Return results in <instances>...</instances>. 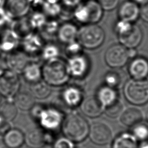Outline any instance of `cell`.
<instances>
[{"label": "cell", "instance_id": "37", "mask_svg": "<svg viewBox=\"0 0 148 148\" xmlns=\"http://www.w3.org/2000/svg\"><path fill=\"white\" fill-rule=\"evenodd\" d=\"M60 25L58 21L54 19L51 20H47V21L42 29L49 35H51L53 34H57Z\"/></svg>", "mask_w": 148, "mask_h": 148}, {"label": "cell", "instance_id": "32", "mask_svg": "<svg viewBox=\"0 0 148 148\" xmlns=\"http://www.w3.org/2000/svg\"><path fill=\"white\" fill-rule=\"evenodd\" d=\"M28 21L31 29H42L47 21L46 16L42 12L36 11L31 14Z\"/></svg>", "mask_w": 148, "mask_h": 148}, {"label": "cell", "instance_id": "7", "mask_svg": "<svg viewBox=\"0 0 148 148\" xmlns=\"http://www.w3.org/2000/svg\"><path fill=\"white\" fill-rule=\"evenodd\" d=\"M20 81L18 73L7 69L0 75V95L7 99L14 98L19 91Z\"/></svg>", "mask_w": 148, "mask_h": 148}, {"label": "cell", "instance_id": "44", "mask_svg": "<svg viewBox=\"0 0 148 148\" xmlns=\"http://www.w3.org/2000/svg\"><path fill=\"white\" fill-rule=\"evenodd\" d=\"M137 148H148V140L138 142Z\"/></svg>", "mask_w": 148, "mask_h": 148}, {"label": "cell", "instance_id": "25", "mask_svg": "<svg viewBox=\"0 0 148 148\" xmlns=\"http://www.w3.org/2000/svg\"><path fill=\"white\" fill-rule=\"evenodd\" d=\"M138 140L131 133L124 132L113 141L112 148H137Z\"/></svg>", "mask_w": 148, "mask_h": 148}, {"label": "cell", "instance_id": "3", "mask_svg": "<svg viewBox=\"0 0 148 148\" xmlns=\"http://www.w3.org/2000/svg\"><path fill=\"white\" fill-rule=\"evenodd\" d=\"M42 79L50 86H61L69 80L66 61L60 57L46 61L42 67Z\"/></svg>", "mask_w": 148, "mask_h": 148}, {"label": "cell", "instance_id": "21", "mask_svg": "<svg viewBox=\"0 0 148 148\" xmlns=\"http://www.w3.org/2000/svg\"><path fill=\"white\" fill-rule=\"evenodd\" d=\"M120 122L124 125L132 127L143 121L142 111L136 107H129L124 109L119 117Z\"/></svg>", "mask_w": 148, "mask_h": 148}, {"label": "cell", "instance_id": "22", "mask_svg": "<svg viewBox=\"0 0 148 148\" xmlns=\"http://www.w3.org/2000/svg\"><path fill=\"white\" fill-rule=\"evenodd\" d=\"M21 73L24 79L31 84L38 82L42 79V67L36 62H28Z\"/></svg>", "mask_w": 148, "mask_h": 148}, {"label": "cell", "instance_id": "28", "mask_svg": "<svg viewBox=\"0 0 148 148\" xmlns=\"http://www.w3.org/2000/svg\"><path fill=\"white\" fill-rule=\"evenodd\" d=\"M17 114V108L11 99H7L0 103V118L10 122L14 119Z\"/></svg>", "mask_w": 148, "mask_h": 148}, {"label": "cell", "instance_id": "24", "mask_svg": "<svg viewBox=\"0 0 148 148\" xmlns=\"http://www.w3.org/2000/svg\"><path fill=\"white\" fill-rule=\"evenodd\" d=\"M95 96L104 108L118 99L117 92L115 88L106 85L100 87Z\"/></svg>", "mask_w": 148, "mask_h": 148}, {"label": "cell", "instance_id": "41", "mask_svg": "<svg viewBox=\"0 0 148 148\" xmlns=\"http://www.w3.org/2000/svg\"><path fill=\"white\" fill-rule=\"evenodd\" d=\"M61 5L67 8H75L83 2V0H60Z\"/></svg>", "mask_w": 148, "mask_h": 148}, {"label": "cell", "instance_id": "34", "mask_svg": "<svg viewBox=\"0 0 148 148\" xmlns=\"http://www.w3.org/2000/svg\"><path fill=\"white\" fill-rule=\"evenodd\" d=\"M124 110V105L121 101L119 99L111 105L104 108L105 114L112 119L119 117Z\"/></svg>", "mask_w": 148, "mask_h": 148}, {"label": "cell", "instance_id": "29", "mask_svg": "<svg viewBox=\"0 0 148 148\" xmlns=\"http://www.w3.org/2000/svg\"><path fill=\"white\" fill-rule=\"evenodd\" d=\"M62 7L60 0H44L41 9L46 16L54 17L61 13Z\"/></svg>", "mask_w": 148, "mask_h": 148}, {"label": "cell", "instance_id": "31", "mask_svg": "<svg viewBox=\"0 0 148 148\" xmlns=\"http://www.w3.org/2000/svg\"><path fill=\"white\" fill-rule=\"evenodd\" d=\"M40 54L42 58L45 62H46L59 58L60 50L56 44L53 43H48L44 45Z\"/></svg>", "mask_w": 148, "mask_h": 148}, {"label": "cell", "instance_id": "47", "mask_svg": "<svg viewBox=\"0 0 148 148\" xmlns=\"http://www.w3.org/2000/svg\"><path fill=\"white\" fill-rule=\"evenodd\" d=\"M0 103H1V95H0Z\"/></svg>", "mask_w": 148, "mask_h": 148}, {"label": "cell", "instance_id": "6", "mask_svg": "<svg viewBox=\"0 0 148 148\" xmlns=\"http://www.w3.org/2000/svg\"><path fill=\"white\" fill-rule=\"evenodd\" d=\"M123 94L126 100L134 105H143L148 102V81L131 79L124 84Z\"/></svg>", "mask_w": 148, "mask_h": 148}, {"label": "cell", "instance_id": "5", "mask_svg": "<svg viewBox=\"0 0 148 148\" xmlns=\"http://www.w3.org/2000/svg\"><path fill=\"white\" fill-rule=\"evenodd\" d=\"M103 10L96 0H87L75 8L72 15L79 23L84 24H97L103 16Z\"/></svg>", "mask_w": 148, "mask_h": 148}, {"label": "cell", "instance_id": "18", "mask_svg": "<svg viewBox=\"0 0 148 148\" xmlns=\"http://www.w3.org/2000/svg\"><path fill=\"white\" fill-rule=\"evenodd\" d=\"M140 8L136 3L132 0L123 2L118 9L119 20L132 23L139 17Z\"/></svg>", "mask_w": 148, "mask_h": 148}, {"label": "cell", "instance_id": "45", "mask_svg": "<svg viewBox=\"0 0 148 148\" xmlns=\"http://www.w3.org/2000/svg\"><path fill=\"white\" fill-rule=\"evenodd\" d=\"M132 1L136 3L137 4H141V5L145 4L148 2V0H132Z\"/></svg>", "mask_w": 148, "mask_h": 148}, {"label": "cell", "instance_id": "38", "mask_svg": "<svg viewBox=\"0 0 148 148\" xmlns=\"http://www.w3.org/2000/svg\"><path fill=\"white\" fill-rule=\"evenodd\" d=\"M53 148H75L74 142L65 137L60 138L54 142Z\"/></svg>", "mask_w": 148, "mask_h": 148}, {"label": "cell", "instance_id": "46", "mask_svg": "<svg viewBox=\"0 0 148 148\" xmlns=\"http://www.w3.org/2000/svg\"><path fill=\"white\" fill-rule=\"evenodd\" d=\"M146 120H147V121L148 123V109L146 112Z\"/></svg>", "mask_w": 148, "mask_h": 148}, {"label": "cell", "instance_id": "14", "mask_svg": "<svg viewBox=\"0 0 148 148\" xmlns=\"http://www.w3.org/2000/svg\"><path fill=\"white\" fill-rule=\"evenodd\" d=\"M63 102L69 108H74L79 106L84 98L82 89L74 85L68 86L61 92Z\"/></svg>", "mask_w": 148, "mask_h": 148}, {"label": "cell", "instance_id": "1", "mask_svg": "<svg viewBox=\"0 0 148 148\" xmlns=\"http://www.w3.org/2000/svg\"><path fill=\"white\" fill-rule=\"evenodd\" d=\"M90 125L87 121L77 113H70L64 119L62 131L65 136L73 142H80L88 136Z\"/></svg>", "mask_w": 148, "mask_h": 148}, {"label": "cell", "instance_id": "35", "mask_svg": "<svg viewBox=\"0 0 148 148\" xmlns=\"http://www.w3.org/2000/svg\"><path fill=\"white\" fill-rule=\"evenodd\" d=\"M105 85L112 88H116L120 83V77L114 72H109L105 76Z\"/></svg>", "mask_w": 148, "mask_h": 148}, {"label": "cell", "instance_id": "10", "mask_svg": "<svg viewBox=\"0 0 148 148\" xmlns=\"http://www.w3.org/2000/svg\"><path fill=\"white\" fill-rule=\"evenodd\" d=\"M88 136L92 143L102 146L111 142L113 133L110 127L107 124L98 121L90 126Z\"/></svg>", "mask_w": 148, "mask_h": 148}, {"label": "cell", "instance_id": "23", "mask_svg": "<svg viewBox=\"0 0 148 148\" xmlns=\"http://www.w3.org/2000/svg\"><path fill=\"white\" fill-rule=\"evenodd\" d=\"M3 142L8 148H20L24 143V134L16 128H10L3 135Z\"/></svg>", "mask_w": 148, "mask_h": 148}, {"label": "cell", "instance_id": "36", "mask_svg": "<svg viewBox=\"0 0 148 148\" xmlns=\"http://www.w3.org/2000/svg\"><path fill=\"white\" fill-rule=\"evenodd\" d=\"M82 46L77 40L66 44L65 47V53L68 57L82 53Z\"/></svg>", "mask_w": 148, "mask_h": 148}, {"label": "cell", "instance_id": "33", "mask_svg": "<svg viewBox=\"0 0 148 148\" xmlns=\"http://www.w3.org/2000/svg\"><path fill=\"white\" fill-rule=\"evenodd\" d=\"M138 142L148 140V123L143 121L132 127L131 132Z\"/></svg>", "mask_w": 148, "mask_h": 148}, {"label": "cell", "instance_id": "12", "mask_svg": "<svg viewBox=\"0 0 148 148\" xmlns=\"http://www.w3.org/2000/svg\"><path fill=\"white\" fill-rule=\"evenodd\" d=\"M120 43L127 49H136L141 43L143 39V32L139 26L132 25L117 35Z\"/></svg>", "mask_w": 148, "mask_h": 148}, {"label": "cell", "instance_id": "20", "mask_svg": "<svg viewBox=\"0 0 148 148\" xmlns=\"http://www.w3.org/2000/svg\"><path fill=\"white\" fill-rule=\"evenodd\" d=\"M78 28L75 24L71 22H65L60 25L57 35L58 40L66 45L76 40Z\"/></svg>", "mask_w": 148, "mask_h": 148}, {"label": "cell", "instance_id": "30", "mask_svg": "<svg viewBox=\"0 0 148 148\" xmlns=\"http://www.w3.org/2000/svg\"><path fill=\"white\" fill-rule=\"evenodd\" d=\"M31 84V94L34 98L42 99L46 98L50 95L51 88L50 86L44 81L40 80Z\"/></svg>", "mask_w": 148, "mask_h": 148}, {"label": "cell", "instance_id": "27", "mask_svg": "<svg viewBox=\"0 0 148 148\" xmlns=\"http://www.w3.org/2000/svg\"><path fill=\"white\" fill-rule=\"evenodd\" d=\"M20 43L19 35L14 30H8L2 38L0 44L1 49L5 51L12 52Z\"/></svg>", "mask_w": 148, "mask_h": 148}, {"label": "cell", "instance_id": "39", "mask_svg": "<svg viewBox=\"0 0 148 148\" xmlns=\"http://www.w3.org/2000/svg\"><path fill=\"white\" fill-rule=\"evenodd\" d=\"M103 10L110 11L115 9L119 3V0H98Z\"/></svg>", "mask_w": 148, "mask_h": 148}, {"label": "cell", "instance_id": "4", "mask_svg": "<svg viewBox=\"0 0 148 148\" xmlns=\"http://www.w3.org/2000/svg\"><path fill=\"white\" fill-rule=\"evenodd\" d=\"M105 38V32L100 26L87 24L78 29L76 40L83 48L95 49L102 45Z\"/></svg>", "mask_w": 148, "mask_h": 148}, {"label": "cell", "instance_id": "19", "mask_svg": "<svg viewBox=\"0 0 148 148\" xmlns=\"http://www.w3.org/2000/svg\"><path fill=\"white\" fill-rule=\"evenodd\" d=\"M28 55L24 51H13L9 53L5 61L8 69L17 73H21L23 69L29 62Z\"/></svg>", "mask_w": 148, "mask_h": 148}, {"label": "cell", "instance_id": "48", "mask_svg": "<svg viewBox=\"0 0 148 148\" xmlns=\"http://www.w3.org/2000/svg\"><path fill=\"white\" fill-rule=\"evenodd\" d=\"M7 148H8V147H7Z\"/></svg>", "mask_w": 148, "mask_h": 148}, {"label": "cell", "instance_id": "13", "mask_svg": "<svg viewBox=\"0 0 148 148\" xmlns=\"http://www.w3.org/2000/svg\"><path fill=\"white\" fill-rule=\"evenodd\" d=\"M20 43L23 51L28 56L40 53L45 45L42 37L32 31L23 36Z\"/></svg>", "mask_w": 148, "mask_h": 148}, {"label": "cell", "instance_id": "16", "mask_svg": "<svg viewBox=\"0 0 148 148\" xmlns=\"http://www.w3.org/2000/svg\"><path fill=\"white\" fill-rule=\"evenodd\" d=\"M128 71L132 79H146L148 76V60L142 57H135L129 64Z\"/></svg>", "mask_w": 148, "mask_h": 148}, {"label": "cell", "instance_id": "2", "mask_svg": "<svg viewBox=\"0 0 148 148\" xmlns=\"http://www.w3.org/2000/svg\"><path fill=\"white\" fill-rule=\"evenodd\" d=\"M31 117L37 121L43 130L53 131L62 125L63 112L58 108L35 104L30 109Z\"/></svg>", "mask_w": 148, "mask_h": 148}, {"label": "cell", "instance_id": "17", "mask_svg": "<svg viewBox=\"0 0 148 148\" xmlns=\"http://www.w3.org/2000/svg\"><path fill=\"white\" fill-rule=\"evenodd\" d=\"M30 8L28 0H5V12L12 18L24 17L28 13Z\"/></svg>", "mask_w": 148, "mask_h": 148}, {"label": "cell", "instance_id": "8", "mask_svg": "<svg viewBox=\"0 0 148 148\" xmlns=\"http://www.w3.org/2000/svg\"><path fill=\"white\" fill-rule=\"evenodd\" d=\"M104 57L109 66L112 68H121L129 59L128 49L120 43L113 45L106 50Z\"/></svg>", "mask_w": 148, "mask_h": 148}, {"label": "cell", "instance_id": "15", "mask_svg": "<svg viewBox=\"0 0 148 148\" xmlns=\"http://www.w3.org/2000/svg\"><path fill=\"white\" fill-rule=\"evenodd\" d=\"M79 106L82 113L90 118L99 117L104 112V107L96 96L84 98Z\"/></svg>", "mask_w": 148, "mask_h": 148}, {"label": "cell", "instance_id": "43", "mask_svg": "<svg viewBox=\"0 0 148 148\" xmlns=\"http://www.w3.org/2000/svg\"><path fill=\"white\" fill-rule=\"evenodd\" d=\"M8 69L5 61H2L0 60V75H2Z\"/></svg>", "mask_w": 148, "mask_h": 148}, {"label": "cell", "instance_id": "11", "mask_svg": "<svg viewBox=\"0 0 148 148\" xmlns=\"http://www.w3.org/2000/svg\"><path fill=\"white\" fill-rule=\"evenodd\" d=\"M52 137L42 128L29 129L24 134V142L29 148H41L46 143L51 142Z\"/></svg>", "mask_w": 148, "mask_h": 148}, {"label": "cell", "instance_id": "26", "mask_svg": "<svg viewBox=\"0 0 148 148\" xmlns=\"http://www.w3.org/2000/svg\"><path fill=\"white\" fill-rule=\"evenodd\" d=\"M13 102L17 108L23 110H30L35 104V98L27 91H18L14 96Z\"/></svg>", "mask_w": 148, "mask_h": 148}, {"label": "cell", "instance_id": "9", "mask_svg": "<svg viewBox=\"0 0 148 148\" xmlns=\"http://www.w3.org/2000/svg\"><path fill=\"white\" fill-rule=\"evenodd\" d=\"M66 65L70 77L76 79L85 76L90 66L87 57L83 53L68 57Z\"/></svg>", "mask_w": 148, "mask_h": 148}, {"label": "cell", "instance_id": "40", "mask_svg": "<svg viewBox=\"0 0 148 148\" xmlns=\"http://www.w3.org/2000/svg\"><path fill=\"white\" fill-rule=\"evenodd\" d=\"M139 17L145 22L148 23V2L142 5L140 8Z\"/></svg>", "mask_w": 148, "mask_h": 148}, {"label": "cell", "instance_id": "42", "mask_svg": "<svg viewBox=\"0 0 148 148\" xmlns=\"http://www.w3.org/2000/svg\"><path fill=\"white\" fill-rule=\"evenodd\" d=\"M129 58H134L136 57L137 51L135 49H128Z\"/></svg>", "mask_w": 148, "mask_h": 148}]
</instances>
